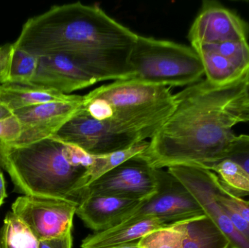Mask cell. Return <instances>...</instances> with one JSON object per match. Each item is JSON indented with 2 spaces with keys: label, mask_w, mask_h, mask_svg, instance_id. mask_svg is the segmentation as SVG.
I'll return each instance as SVG.
<instances>
[{
  "label": "cell",
  "mask_w": 249,
  "mask_h": 248,
  "mask_svg": "<svg viewBox=\"0 0 249 248\" xmlns=\"http://www.w3.org/2000/svg\"><path fill=\"white\" fill-rule=\"evenodd\" d=\"M12 116H13V112L0 103V121L7 119Z\"/></svg>",
  "instance_id": "obj_30"
},
{
  "label": "cell",
  "mask_w": 249,
  "mask_h": 248,
  "mask_svg": "<svg viewBox=\"0 0 249 248\" xmlns=\"http://www.w3.org/2000/svg\"><path fill=\"white\" fill-rule=\"evenodd\" d=\"M225 159L239 165L249 175V135H236L224 160Z\"/></svg>",
  "instance_id": "obj_24"
},
{
  "label": "cell",
  "mask_w": 249,
  "mask_h": 248,
  "mask_svg": "<svg viewBox=\"0 0 249 248\" xmlns=\"http://www.w3.org/2000/svg\"><path fill=\"white\" fill-rule=\"evenodd\" d=\"M0 248H38V241L21 220L9 213L0 233Z\"/></svg>",
  "instance_id": "obj_23"
},
{
  "label": "cell",
  "mask_w": 249,
  "mask_h": 248,
  "mask_svg": "<svg viewBox=\"0 0 249 248\" xmlns=\"http://www.w3.org/2000/svg\"><path fill=\"white\" fill-rule=\"evenodd\" d=\"M209 170L217 176L227 192L241 199L249 197V175L239 165L225 159L213 165Z\"/></svg>",
  "instance_id": "obj_19"
},
{
  "label": "cell",
  "mask_w": 249,
  "mask_h": 248,
  "mask_svg": "<svg viewBox=\"0 0 249 248\" xmlns=\"http://www.w3.org/2000/svg\"><path fill=\"white\" fill-rule=\"evenodd\" d=\"M78 205L71 199L23 195L15 200L11 209L39 242L71 232Z\"/></svg>",
  "instance_id": "obj_7"
},
{
  "label": "cell",
  "mask_w": 249,
  "mask_h": 248,
  "mask_svg": "<svg viewBox=\"0 0 249 248\" xmlns=\"http://www.w3.org/2000/svg\"><path fill=\"white\" fill-rule=\"evenodd\" d=\"M157 178L156 192L142 201L123 218L120 224L147 218H157L171 224L204 214L201 207L185 186L168 170L157 169Z\"/></svg>",
  "instance_id": "obj_6"
},
{
  "label": "cell",
  "mask_w": 249,
  "mask_h": 248,
  "mask_svg": "<svg viewBox=\"0 0 249 248\" xmlns=\"http://www.w3.org/2000/svg\"></svg>",
  "instance_id": "obj_34"
},
{
  "label": "cell",
  "mask_w": 249,
  "mask_h": 248,
  "mask_svg": "<svg viewBox=\"0 0 249 248\" xmlns=\"http://www.w3.org/2000/svg\"><path fill=\"white\" fill-rule=\"evenodd\" d=\"M98 83L93 74L74 60L58 53L38 57L37 68L30 84L70 95Z\"/></svg>",
  "instance_id": "obj_14"
},
{
  "label": "cell",
  "mask_w": 249,
  "mask_h": 248,
  "mask_svg": "<svg viewBox=\"0 0 249 248\" xmlns=\"http://www.w3.org/2000/svg\"><path fill=\"white\" fill-rule=\"evenodd\" d=\"M193 48L200 56L206 79L211 83L228 84L249 71L248 41L203 44Z\"/></svg>",
  "instance_id": "obj_13"
},
{
  "label": "cell",
  "mask_w": 249,
  "mask_h": 248,
  "mask_svg": "<svg viewBox=\"0 0 249 248\" xmlns=\"http://www.w3.org/2000/svg\"><path fill=\"white\" fill-rule=\"evenodd\" d=\"M248 73L225 84L200 80L175 94L174 110L138 156L157 169H209L223 160L236 136L234 127L249 122Z\"/></svg>",
  "instance_id": "obj_1"
},
{
  "label": "cell",
  "mask_w": 249,
  "mask_h": 248,
  "mask_svg": "<svg viewBox=\"0 0 249 248\" xmlns=\"http://www.w3.org/2000/svg\"><path fill=\"white\" fill-rule=\"evenodd\" d=\"M6 198H7V192H6L5 181H4L2 172L0 169V207L4 203Z\"/></svg>",
  "instance_id": "obj_29"
},
{
  "label": "cell",
  "mask_w": 249,
  "mask_h": 248,
  "mask_svg": "<svg viewBox=\"0 0 249 248\" xmlns=\"http://www.w3.org/2000/svg\"><path fill=\"white\" fill-rule=\"evenodd\" d=\"M168 171L193 195L205 215L225 234L231 248H249V240L237 230L225 208L218 202L216 192L220 183L213 171L195 165L171 166Z\"/></svg>",
  "instance_id": "obj_8"
},
{
  "label": "cell",
  "mask_w": 249,
  "mask_h": 248,
  "mask_svg": "<svg viewBox=\"0 0 249 248\" xmlns=\"http://www.w3.org/2000/svg\"><path fill=\"white\" fill-rule=\"evenodd\" d=\"M169 224L154 218L121 224L105 231L90 234L82 242V248H109L131 243Z\"/></svg>",
  "instance_id": "obj_16"
},
{
  "label": "cell",
  "mask_w": 249,
  "mask_h": 248,
  "mask_svg": "<svg viewBox=\"0 0 249 248\" xmlns=\"http://www.w3.org/2000/svg\"><path fill=\"white\" fill-rule=\"evenodd\" d=\"M129 79L167 87L192 85L201 80L204 68L192 47L138 35L128 59Z\"/></svg>",
  "instance_id": "obj_5"
},
{
  "label": "cell",
  "mask_w": 249,
  "mask_h": 248,
  "mask_svg": "<svg viewBox=\"0 0 249 248\" xmlns=\"http://www.w3.org/2000/svg\"><path fill=\"white\" fill-rule=\"evenodd\" d=\"M13 44L7 43L0 47V77H3L8 68Z\"/></svg>",
  "instance_id": "obj_28"
},
{
  "label": "cell",
  "mask_w": 249,
  "mask_h": 248,
  "mask_svg": "<svg viewBox=\"0 0 249 248\" xmlns=\"http://www.w3.org/2000/svg\"><path fill=\"white\" fill-rule=\"evenodd\" d=\"M247 91H248V95L249 97V70L248 73V82H247Z\"/></svg>",
  "instance_id": "obj_32"
},
{
  "label": "cell",
  "mask_w": 249,
  "mask_h": 248,
  "mask_svg": "<svg viewBox=\"0 0 249 248\" xmlns=\"http://www.w3.org/2000/svg\"><path fill=\"white\" fill-rule=\"evenodd\" d=\"M157 189V169L137 155L85 188L81 200L86 197L107 196L143 201L152 196Z\"/></svg>",
  "instance_id": "obj_9"
},
{
  "label": "cell",
  "mask_w": 249,
  "mask_h": 248,
  "mask_svg": "<svg viewBox=\"0 0 249 248\" xmlns=\"http://www.w3.org/2000/svg\"><path fill=\"white\" fill-rule=\"evenodd\" d=\"M149 147V141H143L132 147L104 155L93 156V163L87 173V187L108 172L143 153Z\"/></svg>",
  "instance_id": "obj_20"
},
{
  "label": "cell",
  "mask_w": 249,
  "mask_h": 248,
  "mask_svg": "<svg viewBox=\"0 0 249 248\" xmlns=\"http://www.w3.org/2000/svg\"><path fill=\"white\" fill-rule=\"evenodd\" d=\"M53 138L75 146L93 156L121 151L140 141L109 128L79 110L57 131Z\"/></svg>",
  "instance_id": "obj_10"
},
{
  "label": "cell",
  "mask_w": 249,
  "mask_h": 248,
  "mask_svg": "<svg viewBox=\"0 0 249 248\" xmlns=\"http://www.w3.org/2000/svg\"><path fill=\"white\" fill-rule=\"evenodd\" d=\"M71 232L62 237L38 242V248H72Z\"/></svg>",
  "instance_id": "obj_27"
},
{
  "label": "cell",
  "mask_w": 249,
  "mask_h": 248,
  "mask_svg": "<svg viewBox=\"0 0 249 248\" xmlns=\"http://www.w3.org/2000/svg\"><path fill=\"white\" fill-rule=\"evenodd\" d=\"M109 248H140L139 245V240L138 241L131 242V243H124V244L119 245V246H113Z\"/></svg>",
  "instance_id": "obj_31"
},
{
  "label": "cell",
  "mask_w": 249,
  "mask_h": 248,
  "mask_svg": "<svg viewBox=\"0 0 249 248\" xmlns=\"http://www.w3.org/2000/svg\"><path fill=\"white\" fill-rule=\"evenodd\" d=\"M246 204H247V205L249 207V201H246L245 200Z\"/></svg>",
  "instance_id": "obj_33"
},
{
  "label": "cell",
  "mask_w": 249,
  "mask_h": 248,
  "mask_svg": "<svg viewBox=\"0 0 249 248\" xmlns=\"http://www.w3.org/2000/svg\"><path fill=\"white\" fill-rule=\"evenodd\" d=\"M216 198L221 205L232 208L249 223V207L246 204L244 199L232 196L227 192L221 184L216 192Z\"/></svg>",
  "instance_id": "obj_25"
},
{
  "label": "cell",
  "mask_w": 249,
  "mask_h": 248,
  "mask_svg": "<svg viewBox=\"0 0 249 248\" xmlns=\"http://www.w3.org/2000/svg\"><path fill=\"white\" fill-rule=\"evenodd\" d=\"M137 33L96 5H55L28 19L15 48L36 57L64 54L98 81L131 77L128 59Z\"/></svg>",
  "instance_id": "obj_2"
},
{
  "label": "cell",
  "mask_w": 249,
  "mask_h": 248,
  "mask_svg": "<svg viewBox=\"0 0 249 248\" xmlns=\"http://www.w3.org/2000/svg\"><path fill=\"white\" fill-rule=\"evenodd\" d=\"M21 132L20 122L16 116L0 121V144H10L18 139Z\"/></svg>",
  "instance_id": "obj_26"
},
{
  "label": "cell",
  "mask_w": 249,
  "mask_h": 248,
  "mask_svg": "<svg viewBox=\"0 0 249 248\" xmlns=\"http://www.w3.org/2000/svg\"><path fill=\"white\" fill-rule=\"evenodd\" d=\"M37 65L38 57L13 45L8 68L4 75L0 77V84H30Z\"/></svg>",
  "instance_id": "obj_21"
},
{
  "label": "cell",
  "mask_w": 249,
  "mask_h": 248,
  "mask_svg": "<svg viewBox=\"0 0 249 248\" xmlns=\"http://www.w3.org/2000/svg\"><path fill=\"white\" fill-rule=\"evenodd\" d=\"M175 106L171 87L126 79L104 84L83 96L80 111L143 141L156 133Z\"/></svg>",
  "instance_id": "obj_3"
},
{
  "label": "cell",
  "mask_w": 249,
  "mask_h": 248,
  "mask_svg": "<svg viewBox=\"0 0 249 248\" xmlns=\"http://www.w3.org/2000/svg\"><path fill=\"white\" fill-rule=\"evenodd\" d=\"M83 96L70 101L50 102L19 109L13 113L21 132L12 146H25L53 136L79 110Z\"/></svg>",
  "instance_id": "obj_12"
},
{
  "label": "cell",
  "mask_w": 249,
  "mask_h": 248,
  "mask_svg": "<svg viewBox=\"0 0 249 248\" xmlns=\"http://www.w3.org/2000/svg\"><path fill=\"white\" fill-rule=\"evenodd\" d=\"M187 220L171 223L139 240L140 248H182L187 235Z\"/></svg>",
  "instance_id": "obj_22"
},
{
  "label": "cell",
  "mask_w": 249,
  "mask_h": 248,
  "mask_svg": "<svg viewBox=\"0 0 249 248\" xmlns=\"http://www.w3.org/2000/svg\"><path fill=\"white\" fill-rule=\"evenodd\" d=\"M248 23L216 1H203L188 39L191 47L203 44L248 41Z\"/></svg>",
  "instance_id": "obj_11"
},
{
  "label": "cell",
  "mask_w": 249,
  "mask_h": 248,
  "mask_svg": "<svg viewBox=\"0 0 249 248\" xmlns=\"http://www.w3.org/2000/svg\"><path fill=\"white\" fill-rule=\"evenodd\" d=\"M31 84H0V103L13 113L19 109L50 102L70 101L80 98Z\"/></svg>",
  "instance_id": "obj_17"
},
{
  "label": "cell",
  "mask_w": 249,
  "mask_h": 248,
  "mask_svg": "<svg viewBox=\"0 0 249 248\" xmlns=\"http://www.w3.org/2000/svg\"><path fill=\"white\" fill-rule=\"evenodd\" d=\"M141 202L114 197H86L80 201L76 215L88 228L99 232L118 226Z\"/></svg>",
  "instance_id": "obj_15"
},
{
  "label": "cell",
  "mask_w": 249,
  "mask_h": 248,
  "mask_svg": "<svg viewBox=\"0 0 249 248\" xmlns=\"http://www.w3.org/2000/svg\"><path fill=\"white\" fill-rule=\"evenodd\" d=\"M182 248H231V246L225 234L203 214L187 220Z\"/></svg>",
  "instance_id": "obj_18"
},
{
  "label": "cell",
  "mask_w": 249,
  "mask_h": 248,
  "mask_svg": "<svg viewBox=\"0 0 249 248\" xmlns=\"http://www.w3.org/2000/svg\"><path fill=\"white\" fill-rule=\"evenodd\" d=\"M0 167L24 195L71 199L80 204L87 186L89 169L71 164L67 144L53 137L29 145L0 144Z\"/></svg>",
  "instance_id": "obj_4"
}]
</instances>
